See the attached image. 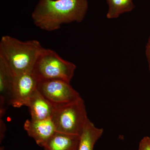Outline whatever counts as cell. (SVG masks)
<instances>
[{"label":"cell","mask_w":150,"mask_h":150,"mask_svg":"<svg viewBox=\"0 0 150 150\" xmlns=\"http://www.w3.org/2000/svg\"><path fill=\"white\" fill-rule=\"evenodd\" d=\"M139 150H150V137H145L140 142Z\"/></svg>","instance_id":"obj_13"},{"label":"cell","mask_w":150,"mask_h":150,"mask_svg":"<svg viewBox=\"0 0 150 150\" xmlns=\"http://www.w3.org/2000/svg\"><path fill=\"white\" fill-rule=\"evenodd\" d=\"M26 106L29 108L31 119L43 120L51 118L55 106L36 90Z\"/></svg>","instance_id":"obj_9"},{"label":"cell","mask_w":150,"mask_h":150,"mask_svg":"<svg viewBox=\"0 0 150 150\" xmlns=\"http://www.w3.org/2000/svg\"><path fill=\"white\" fill-rule=\"evenodd\" d=\"M0 150H5V149L2 146L1 147V148H0Z\"/></svg>","instance_id":"obj_15"},{"label":"cell","mask_w":150,"mask_h":150,"mask_svg":"<svg viewBox=\"0 0 150 150\" xmlns=\"http://www.w3.org/2000/svg\"><path fill=\"white\" fill-rule=\"evenodd\" d=\"M108 10L106 17L109 19L119 17L122 14L130 12L135 8L133 0H106Z\"/></svg>","instance_id":"obj_12"},{"label":"cell","mask_w":150,"mask_h":150,"mask_svg":"<svg viewBox=\"0 0 150 150\" xmlns=\"http://www.w3.org/2000/svg\"><path fill=\"white\" fill-rule=\"evenodd\" d=\"M15 76L4 58L0 56V117H2L11 103Z\"/></svg>","instance_id":"obj_7"},{"label":"cell","mask_w":150,"mask_h":150,"mask_svg":"<svg viewBox=\"0 0 150 150\" xmlns=\"http://www.w3.org/2000/svg\"><path fill=\"white\" fill-rule=\"evenodd\" d=\"M37 89L55 106L68 104L81 98L69 82L62 80L38 81Z\"/></svg>","instance_id":"obj_5"},{"label":"cell","mask_w":150,"mask_h":150,"mask_svg":"<svg viewBox=\"0 0 150 150\" xmlns=\"http://www.w3.org/2000/svg\"><path fill=\"white\" fill-rule=\"evenodd\" d=\"M43 48L39 41H21L4 35L0 41V56L4 58L15 76L33 71Z\"/></svg>","instance_id":"obj_2"},{"label":"cell","mask_w":150,"mask_h":150,"mask_svg":"<svg viewBox=\"0 0 150 150\" xmlns=\"http://www.w3.org/2000/svg\"><path fill=\"white\" fill-rule=\"evenodd\" d=\"M103 133V129L96 127L88 118L80 135L77 150H93L96 143Z\"/></svg>","instance_id":"obj_11"},{"label":"cell","mask_w":150,"mask_h":150,"mask_svg":"<svg viewBox=\"0 0 150 150\" xmlns=\"http://www.w3.org/2000/svg\"><path fill=\"white\" fill-rule=\"evenodd\" d=\"M88 7V0H39L32 18L38 27L52 31L64 24L82 21Z\"/></svg>","instance_id":"obj_1"},{"label":"cell","mask_w":150,"mask_h":150,"mask_svg":"<svg viewBox=\"0 0 150 150\" xmlns=\"http://www.w3.org/2000/svg\"><path fill=\"white\" fill-rule=\"evenodd\" d=\"M146 54L150 63V38L149 43H148L147 46Z\"/></svg>","instance_id":"obj_14"},{"label":"cell","mask_w":150,"mask_h":150,"mask_svg":"<svg viewBox=\"0 0 150 150\" xmlns=\"http://www.w3.org/2000/svg\"><path fill=\"white\" fill-rule=\"evenodd\" d=\"M79 136L56 131L43 145L44 150H77Z\"/></svg>","instance_id":"obj_10"},{"label":"cell","mask_w":150,"mask_h":150,"mask_svg":"<svg viewBox=\"0 0 150 150\" xmlns=\"http://www.w3.org/2000/svg\"><path fill=\"white\" fill-rule=\"evenodd\" d=\"M56 131L80 136L88 119L82 98L55 106L52 117Z\"/></svg>","instance_id":"obj_4"},{"label":"cell","mask_w":150,"mask_h":150,"mask_svg":"<svg viewBox=\"0 0 150 150\" xmlns=\"http://www.w3.org/2000/svg\"><path fill=\"white\" fill-rule=\"evenodd\" d=\"M38 82V79L33 72L15 76L11 105L15 108L26 106L37 89Z\"/></svg>","instance_id":"obj_6"},{"label":"cell","mask_w":150,"mask_h":150,"mask_svg":"<svg viewBox=\"0 0 150 150\" xmlns=\"http://www.w3.org/2000/svg\"><path fill=\"white\" fill-rule=\"evenodd\" d=\"M76 68L74 64L62 59L55 51L43 48L33 72L38 81L59 79L70 83Z\"/></svg>","instance_id":"obj_3"},{"label":"cell","mask_w":150,"mask_h":150,"mask_svg":"<svg viewBox=\"0 0 150 150\" xmlns=\"http://www.w3.org/2000/svg\"><path fill=\"white\" fill-rule=\"evenodd\" d=\"M24 128L28 136L41 147L56 131L51 118L43 120H27L25 122Z\"/></svg>","instance_id":"obj_8"}]
</instances>
